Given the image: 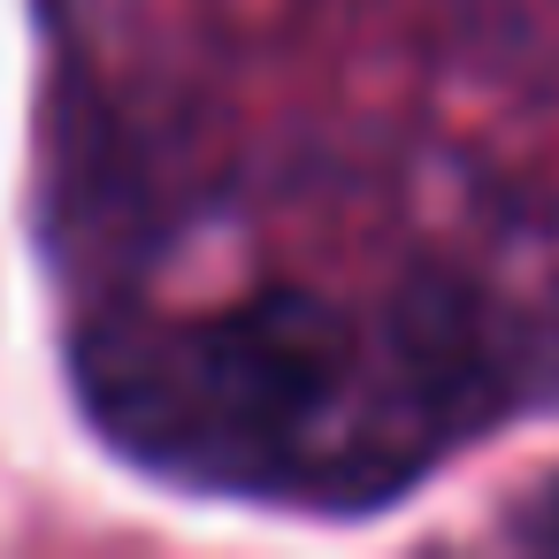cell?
<instances>
[{
    "label": "cell",
    "mask_w": 559,
    "mask_h": 559,
    "mask_svg": "<svg viewBox=\"0 0 559 559\" xmlns=\"http://www.w3.org/2000/svg\"><path fill=\"white\" fill-rule=\"evenodd\" d=\"M513 536H521V544H536V551H559V475L528 498V513L513 521Z\"/></svg>",
    "instance_id": "7a4b0ae2"
},
{
    "label": "cell",
    "mask_w": 559,
    "mask_h": 559,
    "mask_svg": "<svg viewBox=\"0 0 559 559\" xmlns=\"http://www.w3.org/2000/svg\"><path fill=\"white\" fill-rule=\"evenodd\" d=\"M185 406L238 437V444H284L299 437L353 376V337L345 314L314 292H261L200 330L177 337Z\"/></svg>",
    "instance_id": "6da1fadb"
}]
</instances>
